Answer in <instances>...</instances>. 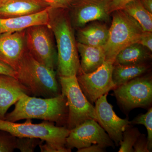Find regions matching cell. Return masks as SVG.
<instances>
[{"instance_id": "6da1fadb", "label": "cell", "mask_w": 152, "mask_h": 152, "mask_svg": "<svg viewBox=\"0 0 152 152\" xmlns=\"http://www.w3.org/2000/svg\"><path fill=\"white\" fill-rule=\"evenodd\" d=\"M66 9L50 10L49 25L54 36L59 77L77 76L81 73L77 42Z\"/></svg>"}, {"instance_id": "7a4b0ae2", "label": "cell", "mask_w": 152, "mask_h": 152, "mask_svg": "<svg viewBox=\"0 0 152 152\" xmlns=\"http://www.w3.org/2000/svg\"><path fill=\"white\" fill-rule=\"evenodd\" d=\"M15 108L6 114L4 119L12 122L20 120L37 119L57 124L67 121L68 107L64 96L61 93L56 97L40 98L25 95Z\"/></svg>"}, {"instance_id": "3957f363", "label": "cell", "mask_w": 152, "mask_h": 152, "mask_svg": "<svg viewBox=\"0 0 152 152\" xmlns=\"http://www.w3.org/2000/svg\"><path fill=\"white\" fill-rule=\"evenodd\" d=\"M15 71L16 78L30 96L51 98L61 94L55 70L39 62L27 49Z\"/></svg>"}, {"instance_id": "277c9868", "label": "cell", "mask_w": 152, "mask_h": 152, "mask_svg": "<svg viewBox=\"0 0 152 152\" xmlns=\"http://www.w3.org/2000/svg\"><path fill=\"white\" fill-rule=\"evenodd\" d=\"M109 37L103 49L105 61L114 64L118 54L132 44L138 43L144 31L135 20L124 10L113 12Z\"/></svg>"}, {"instance_id": "5b68a950", "label": "cell", "mask_w": 152, "mask_h": 152, "mask_svg": "<svg viewBox=\"0 0 152 152\" xmlns=\"http://www.w3.org/2000/svg\"><path fill=\"white\" fill-rule=\"evenodd\" d=\"M59 77L61 93L66 98L68 107L66 127L71 130L89 119L98 122L95 107L82 91L77 77Z\"/></svg>"}, {"instance_id": "8992f818", "label": "cell", "mask_w": 152, "mask_h": 152, "mask_svg": "<svg viewBox=\"0 0 152 152\" xmlns=\"http://www.w3.org/2000/svg\"><path fill=\"white\" fill-rule=\"evenodd\" d=\"M0 130L10 133L16 137L34 138L61 146H66V139L70 131L66 127L57 126L53 123L46 121L33 124L31 119H27L26 122L17 124L1 119Z\"/></svg>"}, {"instance_id": "52a82bcc", "label": "cell", "mask_w": 152, "mask_h": 152, "mask_svg": "<svg viewBox=\"0 0 152 152\" xmlns=\"http://www.w3.org/2000/svg\"><path fill=\"white\" fill-rule=\"evenodd\" d=\"M114 95L121 108L129 112L136 108H150L152 102V80L141 76L113 89Z\"/></svg>"}, {"instance_id": "ba28073f", "label": "cell", "mask_w": 152, "mask_h": 152, "mask_svg": "<svg viewBox=\"0 0 152 152\" xmlns=\"http://www.w3.org/2000/svg\"><path fill=\"white\" fill-rule=\"evenodd\" d=\"M53 34L49 25L33 26L26 30L27 50L39 62L55 70L57 66V53Z\"/></svg>"}, {"instance_id": "9c48e42d", "label": "cell", "mask_w": 152, "mask_h": 152, "mask_svg": "<svg viewBox=\"0 0 152 152\" xmlns=\"http://www.w3.org/2000/svg\"><path fill=\"white\" fill-rule=\"evenodd\" d=\"M113 67V64L105 61L92 72H81L76 76L82 91L91 103L115 88L112 79Z\"/></svg>"}, {"instance_id": "30bf717a", "label": "cell", "mask_w": 152, "mask_h": 152, "mask_svg": "<svg viewBox=\"0 0 152 152\" xmlns=\"http://www.w3.org/2000/svg\"><path fill=\"white\" fill-rule=\"evenodd\" d=\"M93 144H98L105 148L115 146L108 134L94 120H87L71 130L66 139V147L71 150L80 149Z\"/></svg>"}, {"instance_id": "8fae6325", "label": "cell", "mask_w": 152, "mask_h": 152, "mask_svg": "<svg viewBox=\"0 0 152 152\" xmlns=\"http://www.w3.org/2000/svg\"><path fill=\"white\" fill-rule=\"evenodd\" d=\"M108 2L107 0H72L69 9L72 26L78 29L89 22L107 21Z\"/></svg>"}, {"instance_id": "7c38bea8", "label": "cell", "mask_w": 152, "mask_h": 152, "mask_svg": "<svg viewBox=\"0 0 152 152\" xmlns=\"http://www.w3.org/2000/svg\"><path fill=\"white\" fill-rule=\"evenodd\" d=\"M107 94L103 95L95 102V108L98 123L107 132L116 145L118 146L123 138V134L131 121L117 116L113 106L107 100Z\"/></svg>"}, {"instance_id": "4fadbf2b", "label": "cell", "mask_w": 152, "mask_h": 152, "mask_svg": "<svg viewBox=\"0 0 152 152\" xmlns=\"http://www.w3.org/2000/svg\"><path fill=\"white\" fill-rule=\"evenodd\" d=\"M26 30L0 34V61L15 71L26 50Z\"/></svg>"}, {"instance_id": "5bb4252c", "label": "cell", "mask_w": 152, "mask_h": 152, "mask_svg": "<svg viewBox=\"0 0 152 152\" xmlns=\"http://www.w3.org/2000/svg\"><path fill=\"white\" fill-rule=\"evenodd\" d=\"M29 93L16 78L0 75V119H4L9 108Z\"/></svg>"}, {"instance_id": "9a60e30c", "label": "cell", "mask_w": 152, "mask_h": 152, "mask_svg": "<svg viewBox=\"0 0 152 152\" xmlns=\"http://www.w3.org/2000/svg\"><path fill=\"white\" fill-rule=\"evenodd\" d=\"M50 8L48 7L40 12L27 15L0 18V34L24 31L33 26L48 25Z\"/></svg>"}, {"instance_id": "2e32d148", "label": "cell", "mask_w": 152, "mask_h": 152, "mask_svg": "<svg viewBox=\"0 0 152 152\" xmlns=\"http://www.w3.org/2000/svg\"><path fill=\"white\" fill-rule=\"evenodd\" d=\"M48 7L38 0H1L0 18L27 15L40 12Z\"/></svg>"}, {"instance_id": "e0dca14e", "label": "cell", "mask_w": 152, "mask_h": 152, "mask_svg": "<svg viewBox=\"0 0 152 152\" xmlns=\"http://www.w3.org/2000/svg\"><path fill=\"white\" fill-rule=\"evenodd\" d=\"M109 28L105 25L94 23L77 29V42L92 46L103 47L109 37Z\"/></svg>"}, {"instance_id": "ac0fdd59", "label": "cell", "mask_w": 152, "mask_h": 152, "mask_svg": "<svg viewBox=\"0 0 152 152\" xmlns=\"http://www.w3.org/2000/svg\"><path fill=\"white\" fill-rule=\"evenodd\" d=\"M77 48L80 56L81 72H92L105 61L103 47L92 46L77 42Z\"/></svg>"}, {"instance_id": "d6986e66", "label": "cell", "mask_w": 152, "mask_h": 152, "mask_svg": "<svg viewBox=\"0 0 152 152\" xmlns=\"http://www.w3.org/2000/svg\"><path fill=\"white\" fill-rule=\"evenodd\" d=\"M148 50L138 43L132 44L118 54L113 64L129 65L146 64L151 58Z\"/></svg>"}, {"instance_id": "ffe728a7", "label": "cell", "mask_w": 152, "mask_h": 152, "mask_svg": "<svg viewBox=\"0 0 152 152\" xmlns=\"http://www.w3.org/2000/svg\"><path fill=\"white\" fill-rule=\"evenodd\" d=\"M149 66L147 64L137 65L113 64L112 79L115 87L119 86L148 72Z\"/></svg>"}, {"instance_id": "44dd1931", "label": "cell", "mask_w": 152, "mask_h": 152, "mask_svg": "<svg viewBox=\"0 0 152 152\" xmlns=\"http://www.w3.org/2000/svg\"><path fill=\"white\" fill-rule=\"evenodd\" d=\"M123 10L137 22L144 31L152 32V13L146 10L140 0H134Z\"/></svg>"}, {"instance_id": "7402d4cb", "label": "cell", "mask_w": 152, "mask_h": 152, "mask_svg": "<svg viewBox=\"0 0 152 152\" xmlns=\"http://www.w3.org/2000/svg\"><path fill=\"white\" fill-rule=\"evenodd\" d=\"M141 134L138 128L132 126L131 124L129 125L123 132L118 152H134L133 146Z\"/></svg>"}, {"instance_id": "603a6c76", "label": "cell", "mask_w": 152, "mask_h": 152, "mask_svg": "<svg viewBox=\"0 0 152 152\" xmlns=\"http://www.w3.org/2000/svg\"><path fill=\"white\" fill-rule=\"evenodd\" d=\"M131 124L143 125L148 132V149L150 152L152 149V108L150 107L146 113L140 114L131 121Z\"/></svg>"}, {"instance_id": "cb8c5ba5", "label": "cell", "mask_w": 152, "mask_h": 152, "mask_svg": "<svg viewBox=\"0 0 152 152\" xmlns=\"http://www.w3.org/2000/svg\"><path fill=\"white\" fill-rule=\"evenodd\" d=\"M43 141L34 138L16 137V149L21 152H33Z\"/></svg>"}, {"instance_id": "d4e9b609", "label": "cell", "mask_w": 152, "mask_h": 152, "mask_svg": "<svg viewBox=\"0 0 152 152\" xmlns=\"http://www.w3.org/2000/svg\"><path fill=\"white\" fill-rule=\"evenodd\" d=\"M16 137L0 130V152H12L16 149Z\"/></svg>"}, {"instance_id": "484cf974", "label": "cell", "mask_w": 152, "mask_h": 152, "mask_svg": "<svg viewBox=\"0 0 152 152\" xmlns=\"http://www.w3.org/2000/svg\"><path fill=\"white\" fill-rule=\"evenodd\" d=\"M42 142L39 145L41 152H69L72 150L68 148L66 146L58 145L51 143L45 142L43 143Z\"/></svg>"}, {"instance_id": "4316f807", "label": "cell", "mask_w": 152, "mask_h": 152, "mask_svg": "<svg viewBox=\"0 0 152 152\" xmlns=\"http://www.w3.org/2000/svg\"><path fill=\"white\" fill-rule=\"evenodd\" d=\"M52 9H69L72 0H38Z\"/></svg>"}, {"instance_id": "83f0119b", "label": "cell", "mask_w": 152, "mask_h": 152, "mask_svg": "<svg viewBox=\"0 0 152 152\" xmlns=\"http://www.w3.org/2000/svg\"><path fill=\"white\" fill-rule=\"evenodd\" d=\"M134 0H110L107 3V10L109 14H110L115 11L122 10L131 2Z\"/></svg>"}, {"instance_id": "f1b7e54d", "label": "cell", "mask_w": 152, "mask_h": 152, "mask_svg": "<svg viewBox=\"0 0 152 152\" xmlns=\"http://www.w3.org/2000/svg\"><path fill=\"white\" fill-rule=\"evenodd\" d=\"M133 148L134 152H150L148 149V140L145 135L141 134L135 143Z\"/></svg>"}, {"instance_id": "f546056e", "label": "cell", "mask_w": 152, "mask_h": 152, "mask_svg": "<svg viewBox=\"0 0 152 152\" xmlns=\"http://www.w3.org/2000/svg\"><path fill=\"white\" fill-rule=\"evenodd\" d=\"M148 50L150 52L152 51V33L151 32L144 31L142 34L138 42Z\"/></svg>"}, {"instance_id": "4dcf8cb0", "label": "cell", "mask_w": 152, "mask_h": 152, "mask_svg": "<svg viewBox=\"0 0 152 152\" xmlns=\"http://www.w3.org/2000/svg\"><path fill=\"white\" fill-rule=\"evenodd\" d=\"M0 75H7L15 78V71L10 66L0 61Z\"/></svg>"}, {"instance_id": "1f68e13d", "label": "cell", "mask_w": 152, "mask_h": 152, "mask_svg": "<svg viewBox=\"0 0 152 152\" xmlns=\"http://www.w3.org/2000/svg\"><path fill=\"white\" fill-rule=\"evenodd\" d=\"M105 148L98 144H93L90 146L78 149L77 152H103Z\"/></svg>"}, {"instance_id": "d6a6232c", "label": "cell", "mask_w": 152, "mask_h": 152, "mask_svg": "<svg viewBox=\"0 0 152 152\" xmlns=\"http://www.w3.org/2000/svg\"><path fill=\"white\" fill-rule=\"evenodd\" d=\"M146 10L152 13V0H140Z\"/></svg>"}, {"instance_id": "836d02e7", "label": "cell", "mask_w": 152, "mask_h": 152, "mask_svg": "<svg viewBox=\"0 0 152 152\" xmlns=\"http://www.w3.org/2000/svg\"><path fill=\"white\" fill-rule=\"evenodd\" d=\"M107 1H110V0H107Z\"/></svg>"}, {"instance_id": "e575fe53", "label": "cell", "mask_w": 152, "mask_h": 152, "mask_svg": "<svg viewBox=\"0 0 152 152\" xmlns=\"http://www.w3.org/2000/svg\"><path fill=\"white\" fill-rule=\"evenodd\" d=\"M1 0H0V3H1Z\"/></svg>"}]
</instances>
